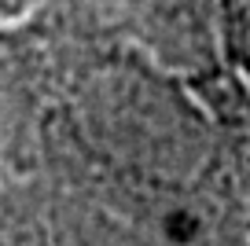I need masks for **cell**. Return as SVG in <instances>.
I'll use <instances>...</instances> for the list:
<instances>
[{
    "instance_id": "obj_2",
    "label": "cell",
    "mask_w": 250,
    "mask_h": 246,
    "mask_svg": "<svg viewBox=\"0 0 250 246\" xmlns=\"http://www.w3.org/2000/svg\"><path fill=\"white\" fill-rule=\"evenodd\" d=\"M0 246H92V243L62 239L37 213H0Z\"/></svg>"
},
{
    "instance_id": "obj_1",
    "label": "cell",
    "mask_w": 250,
    "mask_h": 246,
    "mask_svg": "<svg viewBox=\"0 0 250 246\" xmlns=\"http://www.w3.org/2000/svg\"><path fill=\"white\" fill-rule=\"evenodd\" d=\"M217 30L221 48L243 85L250 88V0H221L217 4Z\"/></svg>"
}]
</instances>
